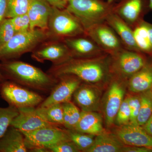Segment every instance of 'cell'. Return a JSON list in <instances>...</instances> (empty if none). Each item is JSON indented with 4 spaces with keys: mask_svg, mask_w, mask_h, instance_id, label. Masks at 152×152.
<instances>
[{
    "mask_svg": "<svg viewBox=\"0 0 152 152\" xmlns=\"http://www.w3.org/2000/svg\"><path fill=\"white\" fill-rule=\"evenodd\" d=\"M39 114L49 122L61 127L64 126V110L62 104H58L48 107H37Z\"/></svg>",
    "mask_w": 152,
    "mask_h": 152,
    "instance_id": "d4e9b609",
    "label": "cell"
},
{
    "mask_svg": "<svg viewBox=\"0 0 152 152\" xmlns=\"http://www.w3.org/2000/svg\"><path fill=\"white\" fill-rule=\"evenodd\" d=\"M134 94V95H129L127 97L126 99L130 110V123L134 125H138L137 120L140 107V94Z\"/></svg>",
    "mask_w": 152,
    "mask_h": 152,
    "instance_id": "4dcf8cb0",
    "label": "cell"
},
{
    "mask_svg": "<svg viewBox=\"0 0 152 152\" xmlns=\"http://www.w3.org/2000/svg\"><path fill=\"white\" fill-rule=\"evenodd\" d=\"M104 55L72 58L61 64L53 65L48 73L56 78L64 75H73L88 83H99L105 78L110 70Z\"/></svg>",
    "mask_w": 152,
    "mask_h": 152,
    "instance_id": "6da1fadb",
    "label": "cell"
},
{
    "mask_svg": "<svg viewBox=\"0 0 152 152\" xmlns=\"http://www.w3.org/2000/svg\"><path fill=\"white\" fill-rule=\"evenodd\" d=\"M73 96L82 111L95 112L98 110L99 106V95L97 90L90 85L81 84Z\"/></svg>",
    "mask_w": 152,
    "mask_h": 152,
    "instance_id": "d6986e66",
    "label": "cell"
},
{
    "mask_svg": "<svg viewBox=\"0 0 152 152\" xmlns=\"http://www.w3.org/2000/svg\"><path fill=\"white\" fill-rule=\"evenodd\" d=\"M47 41L33 51L31 54L33 60L42 63L49 61L53 65H57L73 58L69 49L63 41Z\"/></svg>",
    "mask_w": 152,
    "mask_h": 152,
    "instance_id": "8fae6325",
    "label": "cell"
},
{
    "mask_svg": "<svg viewBox=\"0 0 152 152\" xmlns=\"http://www.w3.org/2000/svg\"><path fill=\"white\" fill-rule=\"evenodd\" d=\"M63 41L69 49L73 58H90L104 53L88 37H85L81 36L65 38Z\"/></svg>",
    "mask_w": 152,
    "mask_h": 152,
    "instance_id": "9a60e30c",
    "label": "cell"
},
{
    "mask_svg": "<svg viewBox=\"0 0 152 152\" xmlns=\"http://www.w3.org/2000/svg\"><path fill=\"white\" fill-rule=\"evenodd\" d=\"M114 8L102 0H69L66 8L79 20L86 31L93 25L105 22Z\"/></svg>",
    "mask_w": 152,
    "mask_h": 152,
    "instance_id": "277c9868",
    "label": "cell"
},
{
    "mask_svg": "<svg viewBox=\"0 0 152 152\" xmlns=\"http://www.w3.org/2000/svg\"><path fill=\"white\" fill-rule=\"evenodd\" d=\"M148 1L149 8L152 10V0H148Z\"/></svg>",
    "mask_w": 152,
    "mask_h": 152,
    "instance_id": "b9f144b4",
    "label": "cell"
},
{
    "mask_svg": "<svg viewBox=\"0 0 152 152\" xmlns=\"http://www.w3.org/2000/svg\"><path fill=\"white\" fill-rule=\"evenodd\" d=\"M129 89L134 94H140L152 88V56H148L146 63L135 74L130 77Z\"/></svg>",
    "mask_w": 152,
    "mask_h": 152,
    "instance_id": "ffe728a7",
    "label": "cell"
},
{
    "mask_svg": "<svg viewBox=\"0 0 152 152\" xmlns=\"http://www.w3.org/2000/svg\"><path fill=\"white\" fill-rule=\"evenodd\" d=\"M141 104L137 117V124L143 126L152 115V97L148 91L140 94Z\"/></svg>",
    "mask_w": 152,
    "mask_h": 152,
    "instance_id": "4316f807",
    "label": "cell"
},
{
    "mask_svg": "<svg viewBox=\"0 0 152 152\" xmlns=\"http://www.w3.org/2000/svg\"><path fill=\"white\" fill-rule=\"evenodd\" d=\"M58 82L51 91L48 96L38 107H48L58 104L70 102L75 92L82 81L73 75H64L57 78Z\"/></svg>",
    "mask_w": 152,
    "mask_h": 152,
    "instance_id": "30bf717a",
    "label": "cell"
},
{
    "mask_svg": "<svg viewBox=\"0 0 152 152\" xmlns=\"http://www.w3.org/2000/svg\"><path fill=\"white\" fill-rule=\"evenodd\" d=\"M1 83H0V88H1Z\"/></svg>",
    "mask_w": 152,
    "mask_h": 152,
    "instance_id": "bcb514c9",
    "label": "cell"
},
{
    "mask_svg": "<svg viewBox=\"0 0 152 152\" xmlns=\"http://www.w3.org/2000/svg\"><path fill=\"white\" fill-rule=\"evenodd\" d=\"M18 115L13 120L10 126L21 132L49 127H60L47 121L39 114L36 107L24 108L18 109Z\"/></svg>",
    "mask_w": 152,
    "mask_h": 152,
    "instance_id": "4fadbf2b",
    "label": "cell"
},
{
    "mask_svg": "<svg viewBox=\"0 0 152 152\" xmlns=\"http://www.w3.org/2000/svg\"><path fill=\"white\" fill-rule=\"evenodd\" d=\"M111 56L114 72L123 77H130L145 65L148 59V56L143 53L126 48Z\"/></svg>",
    "mask_w": 152,
    "mask_h": 152,
    "instance_id": "9c48e42d",
    "label": "cell"
},
{
    "mask_svg": "<svg viewBox=\"0 0 152 152\" xmlns=\"http://www.w3.org/2000/svg\"><path fill=\"white\" fill-rule=\"evenodd\" d=\"M50 152H79L80 151L72 141L59 143L48 148Z\"/></svg>",
    "mask_w": 152,
    "mask_h": 152,
    "instance_id": "e575fe53",
    "label": "cell"
},
{
    "mask_svg": "<svg viewBox=\"0 0 152 152\" xmlns=\"http://www.w3.org/2000/svg\"><path fill=\"white\" fill-rule=\"evenodd\" d=\"M145 23L146 26L148 28V31L149 35V37L150 41H151V44L152 47V24L148 23L146 21H145Z\"/></svg>",
    "mask_w": 152,
    "mask_h": 152,
    "instance_id": "ab89813d",
    "label": "cell"
},
{
    "mask_svg": "<svg viewBox=\"0 0 152 152\" xmlns=\"http://www.w3.org/2000/svg\"><path fill=\"white\" fill-rule=\"evenodd\" d=\"M18 114V110L15 107L10 105L5 108L0 107V139L5 134L13 120Z\"/></svg>",
    "mask_w": 152,
    "mask_h": 152,
    "instance_id": "f1b7e54d",
    "label": "cell"
},
{
    "mask_svg": "<svg viewBox=\"0 0 152 152\" xmlns=\"http://www.w3.org/2000/svg\"><path fill=\"white\" fill-rule=\"evenodd\" d=\"M142 127L152 138V115L147 123Z\"/></svg>",
    "mask_w": 152,
    "mask_h": 152,
    "instance_id": "f35d334b",
    "label": "cell"
},
{
    "mask_svg": "<svg viewBox=\"0 0 152 152\" xmlns=\"http://www.w3.org/2000/svg\"><path fill=\"white\" fill-rule=\"evenodd\" d=\"M64 110V126L66 129L75 130L80 118L78 108L71 102L62 104Z\"/></svg>",
    "mask_w": 152,
    "mask_h": 152,
    "instance_id": "484cf974",
    "label": "cell"
},
{
    "mask_svg": "<svg viewBox=\"0 0 152 152\" xmlns=\"http://www.w3.org/2000/svg\"><path fill=\"white\" fill-rule=\"evenodd\" d=\"M4 80H5V78L4 77V75H3L1 70V68H0V83H2Z\"/></svg>",
    "mask_w": 152,
    "mask_h": 152,
    "instance_id": "60d3db41",
    "label": "cell"
},
{
    "mask_svg": "<svg viewBox=\"0 0 152 152\" xmlns=\"http://www.w3.org/2000/svg\"><path fill=\"white\" fill-rule=\"evenodd\" d=\"M10 80L28 88L50 92L58 79L39 68L21 61H5L0 64Z\"/></svg>",
    "mask_w": 152,
    "mask_h": 152,
    "instance_id": "7a4b0ae2",
    "label": "cell"
},
{
    "mask_svg": "<svg viewBox=\"0 0 152 152\" xmlns=\"http://www.w3.org/2000/svg\"><path fill=\"white\" fill-rule=\"evenodd\" d=\"M8 0H0V26L7 19Z\"/></svg>",
    "mask_w": 152,
    "mask_h": 152,
    "instance_id": "8d00e7d4",
    "label": "cell"
},
{
    "mask_svg": "<svg viewBox=\"0 0 152 152\" xmlns=\"http://www.w3.org/2000/svg\"><path fill=\"white\" fill-rule=\"evenodd\" d=\"M28 151L23 133L10 126L0 139V152Z\"/></svg>",
    "mask_w": 152,
    "mask_h": 152,
    "instance_id": "7402d4cb",
    "label": "cell"
},
{
    "mask_svg": "<svg viewBox=\"0 0 152 152\" xmlns=\"http://www.w3.org/2000/svg\"><path fill=\"white\" fill-rule=\"evenodd\" d=\"M67 130L70 140L81 151L86 152L92 145L94 141V135Z\"/></svg>",
    "mask_w": 152,
    "mask_h": 152,
    "instance_id": "83f0119b",
    "label": "cell"
},
{
    "mask_svg": "<svg viewBox=\"0 0 152 152\" xmlns=\"http://www.w3.org/2000/svg\"><path fill=\"white\" fill-rule=\"evenodd\" d=\"M124 146L113 134L104 132L96 136L94 141L86 152H120Z\"/></svg>",
    "mask_w": 152,
    "mask_h": 152,
    "instance_id": "603a6c76",
    "label": "cell"
},
{
    "mask_svg": "<svg viewBox=\"0 0 152 152\" xmlns=\"http://www.w3.org/2000/svg\"><path fill=\"white\" fill-rule=\"evenodd\" d=\"M114 1V0H107V2L109 4H112Z\"/></svg>",
    "mask_w": 152,
    "mask_h": 152,
    "instance_id": "7bdbcfd3",
    "label": "cell"
},
{
    "mask_svg": "<svg viewBox=\"0 0 152 152\" xmlns=\"http://www.w3.org/2000/svg\"><path fill=\"white\" fill-rule=\"evenodd\" d=\"M52 8L53 6L45 0H32L27 12L30 29L39 28L48 31Z\"/></svg>",
    "mask_w": 152,
    "mask_h": 152,
    "instance_id": "e0dca14e",
    "label": "cell"
},
{
    "mask_svg": "<svg viewBox=\"0 0 152 152\" xmlns=\"http://www.w3.org/2000/svg\"><path fill=\"white\" fill-rule=\"evenodd\" d=\"M113 134L125 145L145 147L152 150V138L139 125L129 123L119 126Z\"/></svg>",
    "mask_w": 152,
    "mask_h": 152,
    "instance_id": "7c38bea8",
    "label": "cell"
},
{
    "mask_svg": "<svg viewBox=\"0 0 152 152\" xmlns=\"http://www.w3.org/2000/svg\"><path fill=\"white\" fill-rule=\"evenodd\" d=\"M86 34L94 42L104 53L110 56L124 48L119 38L105 22L90 27L86 30Z\"/></svg>",
    "mask_w": 152,
    "mask_h": 152,
    "instance_id": "ba28073f",
    "label": "cell"
},
{
    "mask_svg": "<svg viewBox=\"0 0 152 152\" xmlns=\"http://www.w3.org/2000/svg\"><path fill=\"white\" fill-rule=\"evenodd\" d=\"M0 95L9 105L18 110L36 107L44 100L43 97L37 93L15 82L6 80L1 83Z\"/></svg>",
    "mask_w": 152,
    "mask_h": 152,
    "instance_id": "8992f818",
    "label": "cell"
},
{
    "mask_svg": "<svg viewBox=\"0 0 152 152\" xmlns=\"http://www.w3.org/2000/svg\"><path fill=\"white\" fill-rule=\"evenodd\" d=\"M63 1H65L66 2H68L69 0H63Z\"/></svg>",
    "mask_w": 152,
    "mask_h": 152,
    "instance_id": "f6af8a7d",
    "label": "cell"
},
{
    "mask_svg": "<svg viewBox=\"0 0 152 152\" xmlns=\"http://www.w3.org/2000/svg\"><path fill=\"white\" fill-rule=\"evenodd\" d=\"M15 34L10 19H6L0 26V47L7 44Z\"/></svg>",
    "mask_w": 152,
    "mask_h": 152,
    "instance_id": "1f68e13d",
    "label": "cell"
},
{
    "mask_svg": "<svg viewBox=\"0 0 152 152\" xmlns=\"http://www.w3.org/2000/svg\"><path fill=\"white\" fill-rule=\"evenodd\" d=\"M122 152H152V150L145 147L124 146L122 149Z\"/></svg>",
    "mask_w": 152,
    "mask_h": 152,
    "instance_id": "d590c367",
    "label": "cell"
},
{
    "mask_svg": "<svg viewBox=\"0 0 152 152\" xmlns=\"http://www.w3.org/2000/svg\"><path fill=\"white\" fill-rule=\"evenodd\" d=\"M16 33L26 31L30 29L29 18L27 13L10 18Z\"/></svg>",
    "mask_w": 152,
    "mask_h": 152,
    "instance_id": "d6a6232c",
    "label": "cell"
},
{
    "mask_svg": "<svg viewBox=\"0 0 152 152\" xmlns=\"http://www.w3.org/2000/svg\"><path fill=\"white\" fill-rule=\"evenodd\" d=\"M148 92H149L150 94H151V96L152 97V88L151 90L148 91Z\"/></svg>",
    "mask_w": 152,
    "mask_h": 152,
    "instance_id": "ee69618b",
    "label": "cell"
},
{
    "mask_svg": "<svg viewBox=\"0 0 152 152\" xmlns=\"http://www.w3.org/2000/svg\"><path fill=\"white\" fill-rule=\"evenodd\" d=\"M130 110L126 98L123 101L115 120L119 126L127 124L130 123Z\"/></svg>",
    "mask_w": 152,
    "mask_h": 152,
    "instance_id": "836d02e7",
    "label": "cell"
},
{
    "mask_svg": "<svg viewBox=\"0 0 152 152\" xmlns=\"http://www.w3.org/2000/svg\"><path fill=\"white\" fill-rule=\"evenodd\" d=\"M146 4V0H124L114 8V11L126 23L136 26L143 20Z\"/></svg>",
    "mask_w": 152,
    "mask_h": 152,
    "instance_id": "ac0fdd59",
    "label": "cell"
},
{
    "mask_svg": "<svg viewBox=\"0 0 152 152\" xmlns=\"http://www.w3.org/2000/svg\"><path fill=\"white\" fill-rule=\"evenodd\" d=\"M51 38L73 37L86 35L84 28L73 15L66 9L53 7L48 23Z\"/></svg>",
    "mask_w": 152,
    "mask_h": 152,
    "instance_id": "5b68a950",
    "label": "cell"
},
{
    "mask_svg": "<svg viewBox=\"0 0 152 152\" xmlns=\"http://www.w3.org/2000/svg\"><path fill=\"white\" fill-rule=\"evenodd\" d=\"M52 6L60 9L66 8L67 2L63 0H45Z\"/></svg>",
    "mask_w": 152,
    "mask_h": 152,
    "instance_id": "74e56055",
    "label": "cell"
},
{
    "mask_svg": "<svg viewBox=\"0 0 152 152\" xmlns=\"http://www.w3.org/2000/svg\"><path fill=\"white\" fill-rule=\"evenodd\" d=\"M32 0H8L7 18L27 13Z\"/></svg>",
    "mask_w": 152,
    "mask_h": 152,
    "instance_id": "f546056e",
    "label": "cell"
},
{
    "mask_svg": "<svg viewBox=\"0 0 152 152\" xmlns=\"http://www.w3.org/2000/svg\"><path fill=\"white\" fill-rule=\"evenodd\" d=\"M133 33L136 45L140 50L148 56H152V47L148 31L143 20L136 25Z\"/></svg>",
    "mask_w": 152,
    "mask_h": 152,
    "instance_id": "cb8c5ba5",
    "label": "cell"
},
{
    "mask_svg": "<svg viewBox=\"0 0 152 152\" xmlns=\"http://www.w3.org/2000/svg\"><path fill=\"white\" fill-rule=\"evenodd\" d=\"M75 130L94 136L105 132L101 115L95 112L84 111H81L80 118Z\"/></svg>",
    "mask_w": 152,
    "mask_h": 152,
    "instance_id": "44dd1931",
    "label": "cell"
},
{
    "mask_svg": "<svg viewBox=\"0 0 152 152\" xmlns=\"http://www.w3.org/2000/svg\"><path fill=\"white\" fill-rule=\"evenodd\" d=\"M28 151L35 148L49 147L65 141H71L67 130L58 126L42 128L30 132H23Z\"/></svg>",
    "mask_w": 152,
    "mask_h": 152,
    "instance_id": "52a82bcc",
    "label": "cell"
},
{
    "mask_svg": "<svg viewBox=\"0 0 152 152\" xmlns=\"http://www.w3.org/2000/svg\"><path fill=\"white\" fill-rule=\"evenodd\" d=\"M50 38L48 31L39 28L16 33L7 44L0 47V60L5 61L33 52Z\"/></svg>",
    "mask_w": 152,
    "mask_h": 152,
    "instance_id": "3957f363",
    "label": "cell"
},
{
    "mask_svg": "<svg viewBox=\"0 0 152 152\" xmlns=\"http://www.w3.org/2000/svg\"><path fill=\"white\" fill-rule=\"evenodd\" d=\"M105 22L114 30L126 49L141 52L136 45L133 30L129 26L127 23L114 11L109 14Z\"/></svg>",
    "mask_w": 152,
    "mask_h": 152,
    "instance_id": "2e32d148",
    "label": "cell"
},
{
    "mask_svg": "<svg viewBox=\"0 0 152 152\" xmlns=\"http://www.w3.org/2000/svg\"><path fill=\"white\" fill-rule=\"evenodd\" d=\"M124 94V88L122 83L117 80L113 82L107 93L104 105L105 120L108 127L114 124Z\"/></svg>",
    "mask_w": 152,
    "mask_h": 152,
    "instance_id": "5bb4252c",
    "label": "cell"
}]
</instances>
